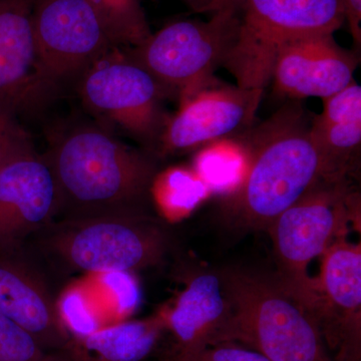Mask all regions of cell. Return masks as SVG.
<instances>
[{"mask_svg":"<svg viewBox=\"0 0 361 361\" xmlns=\"http://www.w3.org/2000/svg\"><path fill=\"white\" fill-rule=\"evenodd\" d=\"M56 180V219L148 213L155 161L94 126L56 137L44 156Z\"/></svg>","mask_w":361,"mask_h":361,"instance_id":"1","label":"cell"},{"mask_svg":"<svg viewBox=\"0 0 361 361\" xmlns=\"http://www.w3.org/2000/svg\"><path fill=\"white\" fill-rule=\"evenodd\" d=\"M312 118L301 104H285L265 122L238 135L250 166L238 192L225 198L237 224L266 230L323 177L322 161L310 135Z\"/></svg>","mask_w":361,"mask_h":361,"instance_id":"2","label":"cell"},{"mask_svg":"<svg viewBox=\"0 0 361 361\" xmlns=\"http://www.w3.org/2000/svg\"><path fill=\"white\" fill-rule=\"evenodd\" d=\"M51 276L132 272L161 264L171 235L149 213L56 219L25 243Z\"/></svg>","mask_w":361,"mask_h":361,"instance_id":"3","label":"cell"},{"mask_svg":"<svg viewBox=\"0 0 361 361\" xmlns=\"http://www.w3.org/2000/svg\"><path fill=\"white\" fill-rule=\"evenodd\" d=\"M220 274L229 316L208 345L231 342L270 361H334L315 318L277 277L237 268Z\"/></svg>","mask_w":361,"mask_h":361,"instance_id":"4","label":"cell"},{"mask_svg":"<svg viewBox=\"0 0 361 361\" xmlns=\"http://www.w3.org/2000/svg\"><path fill=\"white\" fill-rule=\"evenodd\" d=\"M357 208L349 180L322 179L271 223L267 231L276 259L277 278L317 322L320 297L308 267L337 239L345 237Z\"/></svg>","mask_w":361,"mask_h":361,"instance_id":"5","label":"cell"},{"mask_svg":"<svg viewBox=\"0 0 361 361\" xmlns=\"http://www.w3.org/2000/svg\"><path fill=\"white\" fill-rule=\"evenodd\" d=\"M237 6L238 33L223 66L243 89L264 92L287 42L334 35L345 21L342 0H237Z\"/></svg>","mask_w":361,"mask_h":361,"instance_id":"6","label":"cell"},{"mask_svg":"<svg viewBox=\"0 0 361 361\" xmlns=\"http://www.w3.org/2000/svg\"><path fill=\"white\" fill-rule=\"evenodd\" d=\"M237 0L211 14L208 20L175 21L134 47L130 58L149 71L170 94L184 99L216 80L239 30Z\"/></svg>","mask_w":361,"mask_h":361,"instance_id":"7","label":"cell"},{"mask_svg":"<svg viewBox=\"0 0 361 361\" xmlns=\"http://www.w3.org/2000/svg\"><path fill=\"white\" fill-rule=\"evenodd\" d=\"M32 28L40 77L49 89L78 80L99 59L123 47L90 0H35Z\"/></svg>","mask_w":361,"mask_h":361,"instance_id":"8","label":"cell"},{"mask_svg":"<svg viewBox=\"0 0 361 361\" xmlns=\"http://www.w3.org/2000/svg\"><path fill=\"white\" fill-rule=\"evenodd\" d=\"M78 92L92 113L148 145L158 142L168 121L163 111L168 92L125 47L90 66L78 78Z\"/></svg>","mask_w":361,"mask_h":361,"instance_id":"9","label":"cell"},{"mask_svg":"<svg viewBox=\"0 0 361 361\" xmlns=\"http://www.w3.org/2000/svg\"><path fill=\"white\" fill-rule=\"evenodd\" d=\"M56 283L25 245L0 251V314L30 332L44 348L66 353L73 336L59 314Z\"/></svg>","mask_w":361,"mask_h":361,"instance_id":"10","label":"cell"},{"mask_svg":"<svg viewBox=\"0 0 361 361\" xmlns=\"http://www.w3.org/2000/svg\"><path fill=\"white\" fill-rule=\"evenodd\" d=\"M263 90L226 85L217 80L180 99L179 111L159 137L161 154L184 153L236 137L251 128Z\"/></svg>","mask_w":361,"mask_h":361,"instance_id":"11","label":"cell"},{"mask_svg":"<svg viewBox=\"0 0 361 361\" xmlns=\"http://www.w3.org/2000/svg\"><path fill=\"white\" fill-rule=\"evenodd\" d=\"M317 323L334 361H361V247L345 237L322 256Z\"/></svg>","mask_w":361,"mask_h":361,"instance_id":"12","label":"cell"},{"mask_svg":"<svg viewBox=\"0 0 361 361\" xmlns=\"http://www.w3.org/2000/svg\"><path fill=\"white\" fill-rule=\"evenodd\" d=\"M58 215L56 180L44 156L32 149L0 170V251L25 246Z\"/></svg>","mask_w":361,"mask_h":361,"instance_id":"13","label":"cell"},{"mask_svg":"<svg viewBox=\"0 0 361 361\" xmlns=\"http://www.w3.org/2000/svg\"><path fill=\"white\" fill-rule=\"evenodd\" d=\"M356 52L342 49L334 35H312L287 42L278 51L271 80L275 92L288 99H326L353 82Z\"/></svg>","mask_w":361,"mask_h":361,"instance_id":"14","label":"cell"},{"mask_svg":"<svg viewBox=\"0 0 361 361\" xmlns=\"http://www.w3.org/2000/svg\"><path fill=\"white\" fill-rule=\"evenodd\" d=\"M33 4L35 0H0V103L16 113L49 90L39 73Z\"/></svg>","mask_w":361,"mask_h":361,"instance_id":"15","label":"cell"},{"mask_svg":"<svg viewBox=\"0 0 361 361\" xmlns=\"http://www.w3.org/2000/svg\"><path fill=\"white\" fill-rule=\"evenodd\" d=\"M311 120L310 135L322 161V179L348 180L360 161L361 87L355 80L326 99Z\"/></svg>","mask_w":361,"mask_h":361,"instance_id":"16","label":"cell"},{"mask_svg":"<svg viewBox=\"0 0 361 361\" xmlns=\"http://www.w3.org/2000/svg\"><path fill=\"white\" fill-rule=\"evenodd\" d=\"M229 302L221 274L204 272L189 280L174 306L163 313L166 329L177 341L175 351L208 346L229 316Z\"/></svg>","mask_w":361,"mask_h":361,"instance_id":"17","label":"cell"},{"mask_svg":"<svg viewBox=\"0 0 361 361\" xmlns=\"http://www.w3.org/2000/svg\"><path fill=\"white\" fill-rule=\"evenodd\" d=\"M164 329L163 314L104 326L73 338L66 355L71 361H142L155 348Z\"/></svg>","mask_w":361,"mask_h":361,"instance_id":"18","label":"cell"},{"mask_svg":"<svg viewBox=\"0 0 361 361\" xmlns=\"http://www.w3.org/2000/svg\"><path fill=\"white\" fill-rule=\"evenodd\" d=\"M250 166V154L243 140L236 135L210 142L199 149L192 169L212 195L229 198L243 185Z\"/></svg>","mask_w":361,"mask_h":361,"instance_id":"19","label":"cell"},{"mask_svg":"<svg viewBox=\"0 0 361 361\" xmlns=\"http://www.w3.org/2000/svg\"><path fill=\"white\" fill-rule=\"evenodd\" d=\"M212 196L210 189L193 169L174 167L157 173L149 190L164 218L180 221Z\"/></svg>","mask_w":361,"mask_h":361,"instance_id":"20","label":"cell"},{"mask_svg":"<svg viewBox=\"0 0 361 361\" xmlns=\"http://www.w3.org/2000/svg\"><path fill=\"white\" fill-rule=\"evenodd\" d=\"M90 1L110 23L123 47H137L152 35L140 0H90Z\"/></svg>","mask_w":361,"mask_h":361,"instance_id":"21","label":"cell"},{"mask_svg":"<svg viewBox=\"0 0 361 361\" xmlns=\"http://www.w3.org/2000/svg\"><path fill=\"white\" fill-rule=\"evenodd\" d=\"M0 361H71L49 350L13 320L0 314Z\"/></svg>","mask_w":361,"mask_h":361,"instance_id":"22","label":"cell"},{"mask_svg":"<svg viewBox=\"0 0 361 361\" xmlns=\"http://www.w3.org/2000/svg\"><path fill=\"white\" fill-rule=\"evenodd\" d=\"M59 310L66 329L73 338L89 336L102 327L80 290L66 292L59 298Z\"/></svg>","mask_w":361,"mask_h":361,"instance_id":"23","label":"cell"},{"mask_svg":"<svg viewBox=\"0 0 361 361\" xmlns=\"http://www.w3.org/2000/svg\"><path fill=\"white\" fill-rule=\"evenodd\" d=\"M16 116L13 109L0 103V170L35 149L30 135L21 127Z\"/></svg>","mask_w":361,"mask_h":361,"instance_id":"24","label":"cell"},{"mask_svg":"<svg viewBox=\"0 0 361 361\" xmlns=\"http://www.w3.org/2000/svg\"><path fill=\"white\" fill-rule=\"evenodd\" d=\"M169 361H270L239 344L224 342L193 351H174Z\"/></svg>","mask_w":361,"mask_h":361,"instance_id":"25","label":"cell"},{"mask_svg":"<svg viewBox=\"0 0 361 361\" xmlns=\"http://www.w3.org/2000/svg\"><path fill=\"white\" fill-rule=\"evenodd\" d=\"M104 280L116 297L120 314L129 315L139 307L141 290L132 272L106 273Z\"/></svg>","mask_w":361,"mask_h":361,"instance_id":"26","label":"cell"},{"mask_svg":"<svg viewBox=\"0 0 361 361\" xmlns=\"http://www.w3.org/2000/svg\"><path fill=\"white\" fill-rule=\"evenodd\" d=\"M344 20L348 21L349 32L356 49L361 44V0H342Z\"/></svg>","mask_w":361,"mask_h":361,"instance_id":"27","label":"cell"},{"mask_svg":"<svg viewBox=\"0 0 361 361\" xmlns=\"http://www.w3.org/2000/svg\"><path fill=\"white\" fill-rule=\"evenodd\" d=\"M192 11L197 13L213 14L234 0H182Z\"/></svg>","mask_w":361,"mask_h":361,"instance_id":"28","label":"cell"}]
</instances>
